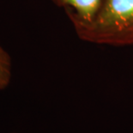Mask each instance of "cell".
<instances>
[{
    "instance_id": "cell-1",
    "label": "cell",
    "mask_w": 133,
    "mask_h": 133,
    "mask_svg": "<svg viewBox=\"0 0 133 133\" xmlns=\"http://www.w3.org/2000/svg\"><path fill=\"white\" fill-rule=\"evenodd\" d=\"M77 37L97 46H133V0H101L89 22L73 26Z\"/></svg>"
},
{
    "instance_id": "cell-2",
    "label": "cell",
    "mask_w": 133,
    "mask_h": 133,
    "mask_svg": "<svg viewBox=\"0 0 133 133\" xmlns=\"http://www.w3.org/2000/svg\"><path fill=\"white\" fill-rule=\"evenodd\" d=\"M57 6L65 10L72 26L89 22L101 0H52Z\"/></svg>"
},
{
    "instance_id": "cell-3",
    "label": "cell",
    "mask_w": 133,
    "mask_h": 133,
    "mask_svg": "<svg viewBox=\"0 0 133 133\" xmlns=\"http://www.w3.org/2000/svg\"><path fill=\"white\" fill-rule=\"evenodd\" d=\"M11 79V59L6 51L0 46V90L10 84Z\"/></svg>"
}]
</instances>
